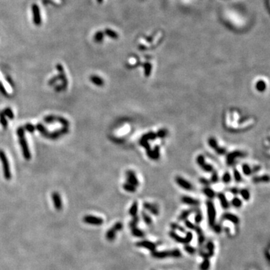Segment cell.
I'll return each mask as SVG.
<instances>
[{
	"label": "cell",
	"mask_w": 270,
	"mask_h": 270,
	"mask_svg": "<svg viewBox=\"0 0 270 270\" xmlns=\"http://www.w3.org/2000/svg\"><path fill=\"white\" fill-rule=\"evenodd\" d=\"M136 246L139 247V248H145V249H147V250L150 251L152 252L155 251V249H156V245L153 242L148 240H142L140 242H137L136 243Z\"/></svg>",
	"instance_id": "ba28073f"
},
{
	"label": "cell",
	"mask_w": 270,
	"mask_h": 270,
	"mask_svg": "<svg viewBox=\"0 0 270 270\" xmlns=\"http://www.w3.org/2000/svg\"><path fill=\"white\" fill-rule=\"evenodd\" d=\"M2 112H3V113L5 114V116L8 117L9 119H14V117L13 111L10 109V107H7V108H5L3 110V111H2Z\"/></svg>",
	"instance_id": "ee69618b"
},
{
	"label": "cell",
	"mask_w": 270,
	"mask_h": 270,
	"mask_svg": "<svg viewBox=\"0 0 270 270\" xmlns=\"http://www.w3.org/2000/svg\"><path fill=\"white\" fill-rule=\"evenodd\" d=\"M185 225L186 227L188 228L189 230H194L195 228H196V226H197V225H195L194 223L190 221L189 220H187V219L185 220Z\"/></svg>",
	"instance_id": "f907efd6"
},
{
	"label": "cell",
	"mask_w": 270,
	"mask_h": 270,
	"mask_svg": "<svg viewBox=\"0 0 270 270\" xmlns=\"http://www.w3.org/2000/svg\"><path fill=\"white\" fill-rule=\"evenodd\" d=\"M184 249H185V251L188 254H189L191 255H193V254H194L196 253V248L191 246V245H189L188 244L185 245Z\"/></svg>",
	"instance_id": "ab89813d"
},
{
	"label": "cell",
	"mask_w": 270,
	"mask_h": 270,
	"mask_svg": "<svg viewBox=\"0 0 270 270\" xmlns=\"http://www.w3.org/2000/svg\"><path fill=\"white\" fill-rule=\"evenodd\" d=\"M25 128L30 133H32L34 131H35V127L32 125H31V124H26V125H25Z\"/></svg>",
	"instance_id": "6f0895ef"
},
{
	"label": "cell",
	"mask_w": 270,
	"mask_h": 270,
	"mask_svg": "<svg viewBox=\"0 0 270 270\" xmlns=\"http://www.w3.org/2000/svg\"><path fill=\"white\" fill-rule=\"evenodd\" d=\"M141 138L142 139H144V140H147V141H149V140H155L157 138L156 133L153 132V131L148 132L147 134H144V136L142 137Z\"/></svg>",
	"instance_id": "f546056e"
},
{
	"label": "cell",
	"mask_w": 270,
	"mask_h": 270,
	"mask_svg": "<svg viewBox=\"0 0 270 270\" xmlns=\"http://www.w3.org/2000/svg\"><path fill=\"white\" fill-rule=\"evenodd\" d=\"M131 234H132L134 236L138 237V238H142V237H144V236H145L144 232L142 231L140 229L137 227H133V228H131Z\"/></svg>",
	"instance_id": "f1b7e54d"
},
{
	"label": "cell",
	"mask_w": 270,
	"mask_h": 270,
	"mask_svg": "<svg viewBox=\"0 0 270 270\" xmlns=\"http://www.w3.org/2000/svg\"><path fill=\"white\" fill-rule=\"evenodd\" d=\"M222 218L224 220L230 221L231 223L234 224H238L239 223V218L237 215L232 213H224L222 216Z\"/></svg>",
	"instance_id": "2e32d148"
},
{
	"label": "cell",
	"mask_w": 270,
	"mask_h": 270,
	"mask_svg": "<svg viewBox=\"0 0 270 270\" xmlns=\"http://www.w3.org/2000/svg\"><path fill=\"white\" fill-rule=\"evenodd\" d=\"M231 204L234 206V207L240 208V207H242V206H243V201H242V200H241L240 198L236 197H234L233 200H232Z\"/></svg>",
	"instance_id": "f35d334b"
},
{
	"label": "cell",
	"mask_w": 270,
	"mask_h": 270,
	"mask_svg": "<svg viewBox=\"0 0 270 270\" xmlns=\"http://www.w3.org/2000/svg\"><path fill=\"white\" fill-rule=\"evenodd\" d=\"M258 170H260V167L259 166H255V167H254L252 168V172H257Z\"/></svg>",
	"instance_id": "03108f58"
},
{
	"label": "cell",
	"mask_w": 270,
	"mask_h": 270,
	"mask_svg": "<svg viewBox=\"0 0 270 270\" xmlns=\"http://www.w3.org/2000/svg\"><path fill=\"white\" fill-rule=\"evenodd\" d=\"M206 248H207V254L209 257H212L214 255V254H215V245H214L213 242L209 241L207 244H206Z\"/></svg>",
	"instance_id": "cb8c5ba5"
},
{
	"label": "cell",
	"mask_w": 270,
	"mask_h": 270,
	"mask_svg": "<svg viewBox=\"0 0 270 270\" xmlns=\"http://www.w3.org/2000/svg\"><path fill=\"white\" fill-rule=\"evenodd\" d=\"M254 183H259V182H268L269 181V177L268 175H263L261 177H254L252 179Z\"/></svg>",
	"instance_id": "d4e9b609"
},
{
	"label": "cell",
	"mask_w": 270,
	"mask_h": 270,
	"mask_svg": "<svg viewBox=\"0 0 270 270\" xmlns=\"http://www.w3.org/2000/svg\"><path fill=\"white\" fill-rule=\"evenodd\" d=\"M0 92H2V94H3L4 95H8V92H6V90H5V89L4 88V87L3 86H2V83H1V82H0Z\"/></svg>",
	"instance_id": "6125c7cd"
},
{
	"label": "cell",
	"mask_w": 270,
	"mask_h": 270,
	"mask_svg": "<svg viewBox=\"0 0 270 270\" xmlns=\"http://www.w3.org/2000/svg\"><path fill=\"white\" fill-rule=\"evenodd\" d=\"M141 217L146 225H148V226L152 225V224H153V219H152V218H151L146 212H145L144 211L141 212Z\"/></svg>",
	"instance_id": "83f0119b"
},
{
	"label": "cell",
	"mask_w": 270,
	"mask_h": 270,
	"mask_svg": "<svg viewBox=\"0 0 270 270\" xmlns=\"http://www.w3.org/2000/svg\"><path fill=\"white\" fill-rule=\"evenodd\" d=\"M197 236H198V243L200 245H202L205 242V236L203 234H202L197 235Z\"/></svg>",
	"instance_id": "91938a15"
},
{
	"label": "cell",
	"mask_w": 270,
	"mask_h": 270,
	"mask_svg": "<svg viewBox=\"0 0 270 270\" xmlns=\"http://www.w3.org/2000/svg\"><path fill=\"white\" fill-rule=\"evenodd\" d=\"M138 222H139V216L136 215V216L133 217L132 220L131 221V222L129 223V227H130V228L135 227L137 225Z\"/></svg>",
	"instance_id": "bcb514c9"
},
{
	"label": "cell",
	"mask_w": 270,
	"mask_h": 270,
	"mask_svg": "<svg viewBox=\"0 0 270 270\" xmlns=\"http://www.w3.org/2000/svg\"><path fill=\"white\" fill-rule=\"evenodd\" d=\"M0 122L2 124V127H3V128H7L8 126V122L6 120L5 116V114L3 113V112H0Z\"/></svg>",
	"instance_id": "60d3db41"
},
{
	"label": "cell",
	"mask_w": 270,
	"mask_h": 270,
	"mask_svg": "<svg viewBox=\"0 0 270 270\" xmlns=\"http://www.w3.org/2000/svg\"><path fill=\"white\" fill-rule=\"evenodd\" d=\"M230 192H231L233 194L236 195V194H239V190L237 188H232L231 189H230Z\"/></svg>",
	"instance_id": "be15d7a7"
},
{
	"label": "cell",
	"mask_w": 270,
	"mask_h": 270,
	"mask_svg": "<svg viewBox=\"0 0 270 270\" xmlns=\"http://www.w3.org/2000/svg\"><path fill=\"white\" fill-rule=\"evenodd\" d=\"M206 209H207V216L209 225L212 227L215 224V218H216V210L214 203L210 200L206 202Z\"/></svg>",
	"instance_id": "3957f363"
},
{
	"label": "cell",
	"mask_w": 270,
	"mask_h": 270,
	"mask_svg": "<svg viewBox=\"0 0 270 270\" xmlns=\"http://www.w3.org/2000/svg\"><path fill=\"white\" fill-rule=\"evenodd\" d=\"M37 129H38L42 134H44L45 136H47V132L46 129L44 128V127L43 126V125H41V124H38V125H37Z\"/></svg>",
	"instance_id": "11a10c76"
},
{
	"label": "cell",
	"mask_w": 270,
	"mask_h": 270,
	"mask_svg": "<svg viewBox=\"0 0 270 270\" xmlns=\"http://www.w3.org/2000/svg\"><path fill=\"white\" fill-rule=\"evenodd\" d=\"M194 212L193 209H189V210H185L182 211L181 212V214L179 215L178 218V220L180 221H185L188 218L190 215H191L192 212Z\"/></svg>",
	"instance_id": "7402d4cb"
},
{
	"label": "cell",
	"mask_w": 270,
	"mask_h": 270,
	"mask_svg": "<svg viewBox=\"0 0 270 270\" xmlns=\"http://www.w3.org/2000/svg\"><path fill=\"white\" fill-rule=\"evenodd\" d=\"M222 181L225 184L230 183V181H231V175H230L229 172H225L224 173V174L223 175L222 177Z\"/></svg>",
	"instance_id": "7bdbcfd3"
},
{
	"label": "cell",
	"mask_w": 270,
	"mask_h": 270,
	"mask_svg": "<svg viewBox=\"0 0 270 270\" xmlns=\"http://www.w3.org/2000/svg\"><path fill=\"white\" fill-rule=\"evenodd\" d=\"M126 177H127V181H128V183L131 184L132 185L135 186V187H137L139 185V181H138V179L136 176V173H134L133 170H128L126 172Z\"/></svg>",
	"instance_id": "8fae6325"
},
{
	"label": "cell",
	"mask_w": 270,
	"mask_h": 270,
	"mask_svg": "<svg viewBox=\"0 0 270 270\" xmlns=\"http://www.w3.org/2000/svg\"><path fill=\"white\" fill-rule=\"evenodd\" d=\"M239 193L241 194V196H242V197L243 198V200H245V201L249 200L251 195H250V192H249V191H248V189L243 188V189L239 190Z\"/></svg>",
	"instance_id": "e575fe53"
},
{
	"label": "cell",
	"mask_w": 270,
	"mask_h": 270,
	"mask_svg": "<svg viewBox=\"0 0 270 270\" xmlns=\"http://www.w3.org/2000/svg\"><path fill=\"white\" fill-rule=\"evenodd\" d=\"M97 2H98V3H102V2H103V0H97Z\"/></svg>",
	"instance_id": "003e7915"
},
{
	"label": "cell",
	"mask_w": 270,
	"mask_h": 270,
	"mask_svg": "<svg viewBox=\"0 0 270 270\" xmlns=\"http://www.w3.org/2000/svg\"><path fill=\"white\" fill-rule=\"evenodd\" d=\"M58 79H59V78H58V76H57V77H54L53 79H51L50 81H49V84H50V85H53L54 83H56V80H58Z\"/></svg>",
	"instance_id": "e7e4bbea"
},
{
	"label": "cell",
	"mask_w": 270,
	"mask_h": 270,
	"mask_svg": "<svg viewBox=\"0 0 270 270\" xmlns=\"http://www.w3.org/2000/svg\"><path fill=\"white\" fill-rule=\"evenodd\" d=\"M17 133L19 137V141H20V146H21V149H22L24 158L26 159V160H30V159H31V153H30V151L29 149L27 141H26V138H25V133H24L23 128L20 127L17 129Z\"/></svg>",
	"instance_id": "6da1fadb"
},
{
	"label": "cell",
	"mask_w": 270,
	"mask_h": 270,
	"mask_svg": "<svg viewBox=\"0 0 270 270\" xmlns=\"http://www.w3.org/2000/svg\"><path fill=\"white\" fill-rule=\"evenodd\" d=\"M152 256L155 259H164L168 257L179 258L182 256V253L179 249L170 251H154L152 252Z\"/></svg>",
	"instance_id": "7a4b0ae2"
},
{
	"label": "cell",
	"mask_w": 270,
	"mask_h": 270,
	"mask_svg": "<svg viewBox=\"0 0 270 270\" xmlns=\"http://www.w3.org/2000/svg\"><path fill=\"white\" fill-rule=\"evenodd\" d=\"M219 177H218V174L217 172H213V173L212 174L211 177V179H210V182H212V183H216V182H218Z\"/></svg>",
	"instance_id": "f5cc1de1"
},
{
	"label": "cell",
	"mask_w": 270,
	"mask_h": 270,
	"mask_svg": "<svg viewBox=\"0 0 270 270\" xmlns=\"http://www.w3.org/2000/svg\"><path fill=\"white\" fill-rule=\"evenodd\" d=\"M52 200H53L56 210L57 211L62 210V209H63V202H62L61 196L58 192H54V193L52 194Z\"/></svg>",
	"instance_id": "4fadbf2b"
},
{
	"label": "cell",
	"mask_w": 270,
	"mask_h": 270,
	"mask_svg": "<svg viewBox=\"0 0 270 270\" xmlns=\"http://www.w3.org/2000/svg\"><path fill=\"white\" fill-rule=\"evenodd\" d=\"M176 182L177 183L179 187H181L182 188L185 190H187V191H191V190L193 189V185L190 183L188 181H187L186 179H185L184 178L181 177H177L176 178Z\"/></svg>",
	"instance_id": "30bf717a"
},
{
	"label": "cell",
	"mask_w": 270,
	"mask_h": 270,
	"mask_svg": "<svg viewBox=\"0 0 270 270\" xmlns=\"http://www.w3.org/2000/svg\"><path fill=\"white\" fill-rule=\"evenodd\" d=\"M243 172L245 176H250L253 173L252 168L247 164H244L243 165Z\"/></svg>",
	"instance_id": "74e56055"
},
{
	"label": "cell",
	"mask_w": 270,
	"mask_h": 270,
	"mask_svg": "<svg viewBox=\"0 0 270 270\" xmlns=\"http://www.w3.org/2000/svg\"><path fill=\"white\" fill-rule=\"evenodd\" d=\"M212 229H213L214 232L216 233V234H220L221 232V230H222V227H221V226L218 224H214L213 226H212Z\"/></svg>",
	"instance_id": "db71d44e"
},
{
	"label": "cell",
	"mask_w": 270,
	"mask_h": 270,
	"mask_svg": "<svg viewBox=\"0 0 270 270\" xmlns=\"http://www.w3.org/2000/svg\"><path fill=\"white\" fill-rule=\"evenodd\" d=\"M255 88L257 91H258L259 92H265V90L267 89V83L263 80H260L256 83Z\"/></svg>",
	"instance_id": "44dd1931"
},
{
	"label": "cell",
	"mask_w": 270,
	"mask_h": 270,
	"mask_svg": "<svg viewBox=\"0 0 270 270\" xmlns=\"http://www.w3.org/2000/svg\"><path fill=\"white\" fill-rule=\"evenodd\" d=\"M146 154L149 158L153 159V160H158L160 158V147L159 146H155L153 149H149L146 150Z\"/></svg>",
	"instance_id": "7c38bea8"
},
{
	"label": "cell",
	"mask_w": 270,
	"mask_h": 270,
	"mask_svg": "<svg viewBox=\"0 0 270 270\" xmlns=\"http://www.w3.org/2000/svg\"><path fill=\"white\" fill-rule=\"evenodd\" d=\"M56 68L57 70L59 71V76H58V78L62 82H63V86H61L59 87H57L56 89L57 91H60V89H64L67 87V84H68V80H67L66 76L64 72V69H63V67L62 65L60 64H57L56 65Z\"/></svg>",
	"instance_id": "8992f818"
},
{
	"label": "cell",
	"mask_w": 270,
	"mask_h": 270,
	"mask_svg": "<svg viewBox=\"0 0 270 270\" xmlns=\"http://www.w3.org/2000/svg\"><path fill=\"white\" fill-rule=\"evenodd\" d=\"M245 154L243 152H241V151L239 150H236L228 153L226 157L227 164L230 166L233 165L236 158H243V157H245Z\"/></svg>",
	"instance_id": "5b68a950"
},
{
	"label": "cell",
	"mask_w": 270,
	"mask_h": 270,
	"mask_svg": "<svg viewBox=\"0 0 270 270\" xmlns=\"http://www.w3.org/2000/svg\"><path fill=\"white\" fill-rule=\"evenodd\" d=\"M122 188H123V189L125 190V191H128V192H130V193H134L137 190V187L132 185L131 184L128 183V182H127V183H124Z\"/></svg>",
	"instance_id": "d6a6232c"
},
{
	"label": "cell",
	"mask_w": 270,
	"mask_h": 270,
	"mask_svg": "<svg viewBox=\"0 0 270 270\" xmlns=\"http://www.w3.org/2000/svg\"><path fill=\"white\" fill-rule=\"evenodd\" d=\"M104 33L102 31H98L95 34L94 36V40L97 43L101 42L104 40Z\"/></svg>",
	"instance_id": "8d00e7d4"
},
{
	"label": "cell",
	"mask_w": 270,
	"mask_h": 270,
	"mask_svg": "<svg viewBox=\"0 0 270 270\" xmlns=\"http://www.w3.org/2000/svg\"><path fill=\"white\" fill-rule=\"evenodd\" d=\"M203 220V215L201 213V212L200 210H197L196 211V214L194 216V221L196 224H200Z\"/></svg>",
	"instance_id": "b9f144b4"
},
{
	"label": "cell",
	"mask_w": 270,
	"mask_h": 270,
	"mask_svg": "<svg viewBox=\"0 0 270 270\" xmlns=\"http://www.w3.org/2000/svg\"><path fill=\"white\" fill-rule=\"evenodd\" d=\"M55 119H56V116H47V117H45V119H44V122H47V123H50V122H54Z\"/></svg>",
	"instance_id": "680465c9"
},
{
	"label": "cell",
	"mask_w": 270,
	"mask_h": 270,
	"mask_svg": "<svg viewBox=\"0 0 270 270\" xmlns=\"http://www.w3.org/2000/svg\"><path fill=\"white\" fill-rule=\"evenodd\" d=\"M169 236L170 238H172L173 240H175L176 242H177V243H182V244H185L184 237L179 236L178 234H177L176 232L173 231V230H171V231L169 232Z\"/></svg>",
	"instance_id": "ac0fdd59"
},
{
	"label": "cell",
	"mask_w": 270,
	"mask_h": 270,
	"mask_svg": "<svg viewBox=\"0 0 270 270\" xmlns=\"http://www.w3.org/2000/svg\"><path fill=\"white\" fill-rule=\"evenodd\" d=\"M116 232H118L117 230L113 226L112 227L110 228L109 230H107V233H106V239L109 241H113L116 238Z\"/></svg>",
	"instance_id": "ffe728a7"
},
{
	"label": "cell",
	"mask_w": 270,
	"mask_h": 270,
	"mask_svg": "<svg viewBox=\"0 0 270 270\" xmlns=\"http://www.w3.org/2000/svg\"><path fill=\"white\" fill-rule=\"evenodd\" d=\"M218 198L219 202L221 203V206L223 209L227 210L230 206V203L228 202L227 199L226 195L224 194V193H218Z\"/></svg>",
	"instance_id": "e0dca14e"
},
{
	"label": "cell",
	"mask_w": 270,
	"mask_h": 270,
	"mask_svg": "<svg viewBox=\"0 0 270 270\" xmlns=\"http://www.w3.org/2000/svg\"><path fill=\"white\" fill-rule=\"evenodd\" d=\"M200 183H202L203 185H206V186H208L210 184V180L206 179H205V178H200Z\"/></svg>",
	"instance_id": "94428289"
},
{
	"label": "cell",
	"mask_w": 270,
	"mask_h": 270,
	"mask_svg": "<svg viewBox=\"0 0 270 270\" xmlns=\"http://www.w3.org/2000/svg\"><path fill=\"white\" fill-rule=\"evenodd\" d=\"M83 221L86 224L96 225V226H100L104 223V220L101 218L94 216V215H86L83 217Z\"/></svg>",
	"instance_id": "52a82bcc"
},
{
	"label": "cell",
	"mask_w": 270,
	"mask_h": 270,
	"mask_svg": "<svg viewBox=\"0 0 270 270\" xmlns=\"http://www.w3.org/2000/svg\"><path fill=\"white\" fill-rule=\"evenodd\" d=\"M234 178L236 182H240L242 179H243L242 175L240 174V173L237 170H234Z\"/></svg>",
	"instance_id": "c3c4849f"
},
{
	"label": "cell",
	"mask_w": 270,
	"mask_h": 270,
	"mask_svg": "<svg viewBox=\"0 0 270 270\" xmlns=\"http://www.w3.org/2000/svg\"><path fill=\"white\" fill-rule=\"evenodd\" d=\"M104 33L106 35H107L108 37H110V38L117 39L118 38H119V35H118L117 32H116L113 31V30H110V29H106Z\"/></svg>",
	"instance_id": "4dcf8cb0"
},
{
	"label": "cell",
	"mask_w": 270,
	"mask_h": 270,
	"mask_svg": "<svg viewBox=\"0 0 270 270\" xmlns=\"http://www.w3.org/2000/svg\"><path fill=\"white\" fill-rule=\"evenodd\" d=\"M170 228L173 231H179L180 233H183V234H185L186 230L183 227L180 226L179 224H178L177 223L175 222H172L170 224Z\"/></svg>",
	"instance_id": "4316f807"
},
{
	"label": "cell",
	"mask_w": 270,
	"mask_h": 270,
	"mask_svg": "<svg viewBox=\"0 0 270 270\" xmlns=\"http://www.w3.org/2000/svg\"><path fill=\"white\" fill-rule=\"evenodd\" d=\"M157 137L159 138H164L167 135V131L166 129H160L158 132L156 133Z\"/></svg>",
	"instance_id": "816d5d0a"
},
{
	"label": "cell",
	"mask_w": 270,
	"mask_h": 270,
	"mask_svg": "<svg viewBox=\"0 0 270 270\" xmlns=\"http://www.w3.org/2000/svg\"><path fill=\"white\" fill-rule=\"evenodd\" d=\"M196 162H197V164L200 167H201V166H203L204 164L206 163L205 157L203 155H197V158H196Z\"/></svg>",
	"instance_id": "f6af8a7d"
},
{
	"label": "cell",
	"mask_w": 270,
	"mask_h": 270,
	"mask_svg": "<svg viewBox=\"0 0 270 270\" xmlns=\"http://www.w3.org/2000/svg\"><path fill=\"white\" fill-rule=\"evenodd\" d=\"M137 212H138V203L137 202H134L132 205L131 206L130 209H129V215H131L132 217L136 216L137 215Z\"/></svg>",
	"instance_id": "484cf974"
},
{
	"label": "cell",
	"mask_w": 270,
	"mask_h": 270,
	"mask_svg": "<svg viewBox=\"0 0 270 270\" xmlns=\"http://www.w3.org/2000/svg\"><path fill=\"white\" fill-rule=\"evenodd\" d=\"M184 239H185V244H189V243L191 242V240H192V239H193V234H192V233L190 231L187 232V233H186L185 236L184 237Z\"/></svg>",
	"instance_id": "681fc988"
},
{
	"label": "cell",
	"mask_w": 270,
	"mask_h": 270,
	"mask_svg": "<svg viewBox=\"0 0 270 270\" xmlns=\"http://www.w3.org/2000/svg\"><path fill=\"white\" fill-rule=\"evenodd\" d=\"M181 201H182L184 204L189 205V206H195L199 205L198 200H196V199L194 198V197H189V196H183V197H182Z\"/></svg>",
	"instance_id": "9a60e30c"
},
{
	"label": "cell",
	"mask_w": 270,
	"mask_h": 270,
	"mask_svg": "<svg viewBox=\"0 0 270 270\" xmlns=\"http://www.w3.org/2000/svg\"><path fill=\"white\" fill-rule=\"evenodd\" d=\"M201 168H202V170H203L204 171H206V172H209V173H210V172H212V171H213V167H212V165H211V164H207L206 162V163L204 164L203 165V166H201Z\"/></svg>",
	"instance_id": "7dc6e473"
},
{
	"label": "cell",
	"mask_w": 270,
	"mask_h": 270,
	"mask_svg": "<svg viewBox=\"0 0 270 270\" xmlns=\"http://www.w3.org/2000/svg\"><path fill=\"white\" fill-rule=\"evenodd\" d=\"M203 192L206 197L210 199H213L215 197V192L213 189H212L210 187H205L203 189Z\"/></svg>",
	"instance_id": "603a6c76"
},
{
	"label": "cell",
	"mask_w": 270,
	"mask_h": 270,
	"mask_svg": "<svg viewBox=\"0 0 270 270\" xmlns=\"http://www.w3.org/2000/svg\"><path fill=\"white\" fill-rule=\"evenodd\" d=\"M90 80L92 81L95 86H98V87H103L104 84V80L101 77L98 75L91 76L90 77Z\"/></svg>",
	"instance_id": "d6986e66"
},
{
	"label": "cell",
	"mask_w": 270,
	"mask_h": 270,
	"mask_svg": "<svg viewBox=\"0 0 270 270\" xmlns=\"http://www.w3.org/2000/svg\"><path fill=\"white\" fill-rule=\"evenodd\" d=\"M32 14H33V22L35 26H40L41 24V17L40 9L37 4H33L32 6Z\"/></svg>",
	"instance_id": "9c48e42d"
},
{
	"label": "cell",
	"mask_w": 270,
	"mask_h": 270,
	"mask_svg": "<svg viewBox=\"0 0 270 270\" xmlns=\"http://www.w3.org/2000/svg\"><path fill=\"white\" fill-rule=\"evenodd\" d=\"M210 268V261L209 258H205L200 266V270H209Z\"/></svg>",
	"instance_id": "d590c367"
},
{
	"label": "cell",
	"mask_w": 270,
	"mask_h": 270,
	"mask_svg": "<svg viewBox=\"0 0 270 270\" xmlns=\"http://www.w3.org/2000/svg\"><path fill=\"white\" fill-rule=\"evenodd\" d=\"M208 144H209V146L211 147L212 149H213L214 150H216L219 147L218 144V142H217L216 139H215V137L209 138V140H208Z\"/></svg>",
	"instance_id": "836d02e7"
},
{
	"label": "cell",
	"mask_w": 270,
	"mask_h": 270,
	"mask_svg": "<svg viewBox=\"0 0 270 270\" xmlns=\"http://www.w3.org/2000/svg\"><path fill=\"white\" fill-rule=\"evenodd\" d=\"M0 160L2 161V167H3L4 177L7 180H9L11 177L9 163H8V160L5 153H4V151L2 149H0Z\"/></svg>",
	"instance_id": "277c9868"
},
{
	"label": "cell",
	"mask_w": 270,
	"mask_h": 270,
	"mask_svg": "<svg viewBox=\"0 0 270 270\" xmlns=\"http://www.w3.org/2000/svg\"><path fill=\"white\" fill-rule=\"evenodd\" d=\"M144 207L145 208L146 210H148L149 212L153 214V215H158L159 214V210H158L157 205H155V204L151 203L145 202L144 203Z\"/></svg>",
	"instance_id": "5bb4252c"
},
{
	"label": "cell",
	"mask_w": 270,
	"mask_h": 270,
	"mask_svg": "<svg viewBox=\"0 0 270 270\" xmlns=\"http://www.w3.org/2000/svg\"><path fill=\"white\" fill-rule=\"evenodd\" d=\"M215 151L218 155H224V154H226V153H227V150L225 148H224V147H220V146H219L218 148V149Z\"/></svg>",
	"instance_id": "9f6ffc18"
},
{
	"label": "cell",
	"mask_w": 270,
	"mask_h": 270,
	"mask_svg": "<svg viewBox=\"0 0 270 270\" xmlns=\"http://www.w3.org/2000/svg\"><path fill=\"white\" fill-rule=\"evenodd\" d=\"M143 67L144 68V74H145L146 77H149L151 74V71H152V64L149 63H145L143 64Z\"/></svg>",
	"instance_id": "1f68e13d"
}]
</instances>
